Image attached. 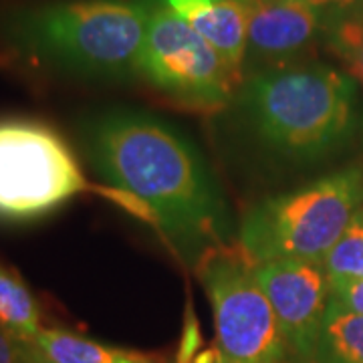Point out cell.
Masks as SVG:
<instances>
[{
	"label": "cell",
	"mask_w": 363,
	"mask_h": 363,
	"mask_svg": "<svg viewBox=\"0 0 363 363\" xmlns=\"http://www.w3.org/2000/svg\"><path fill=\"white\" fill-rule=\"evenodd\" d=\"M95 169L111 198L154 224L194 267L228 247L233 218L222 190L194 145L162 119L109 111L85 128Z\"/></svg>",
	"instance_id": "cell-1"
},
{
	"label": "cell",
	"mask_w": 363,
	"mask_h": 363,
	"mask_svg": "<svg viewBox=\"0 0 363 363\" xmlns=\"http://www.w3.org/2000/svg\"><path fill=\"white\" fill-rule=\"evenodd\" d=\"M230 104L260 154L291 168L333 154L357 128L355 79L325 63L252 71Z\"/></svg>",
	"instance_id": "cell-2"
},
{
	"label": "cell",
	"mask_w": 363,
	"mask_h": 363,
	"mask_svg": "<svg viewBox=\"0 0 363 363\" xmlns=\"http://www.w3.org/2000/svg\"><path fill=\"white\" fill-rule=\"evenodd\" d=\"M152 6L123 0H61L16 9L4 21L14 49L67 75L121 81L140 75Z\"/></svg>",
	"instance_id": "cell-3"
},
{
	"label": "cell",
	"mask_w": 363,
	"mask_h": 363,
	"mask_svg": "<svg viewBox=\"0 0 363 363\" xmlns=\"http://www.w3.org/2000/svg\"><path fill=\"white\" fill-rule=\"evenodd\" d=\"M362 204L363 169H339L298 190L260 200L242 216L238 242L255 264L321 260Z\"/></svg>",
	"instance_id": "cell-4"
},
{
	"label": "cell",
	"mask_w": 363,
	"mask_h": 363,
	"mask_svg": "<svg viewBox=\"0 0 363 363\" xmlns=\"http://www.w3.org/2000/svg\"><path fill=\"white\" fill-rule=\"evenodd\" d=\"M67 142L35 119H0V220H35L87 190Z\"/></svg>",
	"instance_id": "cell-5"
},
{
	"label": "cell",
	"mask_w": 363,
	"mask_h": 363,
	"mask_svg": "<svg viewBox=\"0 0 363 363\" xmlns=\"http://www.w3.org/2000/svg\"><path fill=\"white\" fill-rule=\"evenodd\" d=\"M255 262L242 248L212 250L196 267L212 303L216 347L234 363H289V350Z\"/></svg>",
	"instance_id": "cell-6"
},
{
	"label": "cell",
	"mask_w": 363,
	"mask_h": 363,
	"mask_svg": "<svg viewBox=\"0 0 363 363\" xmlns=\"http://www.w3.org/2000/svg\"><path fill=\"white\" fill-rule=\"evenodd\" d=\"M140 75L172 99L198 109L224 107L238 89L218 52L168 6H152Z\"/></svg>",
	"instance_id": "cell-7"
},
{
	"label": "cell",
	"mask_w": 363,
	"mask_h": 363,
	"mask_svg": "<svg viewBox=\"0 0 363 363\" xmlns=\"http://www.w3.org/2000/svg\"><path fill=\"white\" fill-rule=\"evenodd\" d=\"M289 350V363H313V351L331 301L321 260H274L255 267Z\"/></svg>",
	"instance_id": "cell-8"
},
{
	"label": "cell",
	"mask_w": 363,
	"mask_h": 363,
	"mask_svg": "<svg viewBox=\"0 0 363 363\" xmlns=\"http://www.w3.org/2000/svg\"><path fill=\"white\" fill-rule=\"evenodd\" d=\"M323 23L325 14L305 0L250 2L247 61L260 69L295 63L323 35Z\"/></svg>",
	"instance_id": "cell-9"
},
{
	"label": "cell",
	"mask_w": 363,
	"mask_h": 363,
	"mask_svg": "<svg viewBox=\"0 0 363 363\" xmlns=\"http://www.w3.org/2000/svg\"><path fill=\"white\" fill-rule=\"evenodd\" d=\"M218 52L236 85L245 79L248 2L242 0H162Z\"/></svg>",
	"instance_id": "cell-10"
},
{
	"label": "cell",
	"mask_w": 363,
	"mask_h": 363,
	"mask_svg": "<svg viewBox=\"0 0 363 363\" xmlns=\"http://www.w3.org/2000/svg\"><path fill=\"white\" fill-rule=\"evenodd\" d=\"M40 363H156L140 351L105 345L65 329H40L30 341Z\"/></svg>",
	"instance_id": "cell-11"
},
{
	"label": "cell",
	"mask_w": 363,
	"mask_h": 363,
	"mask_svg": "<svg viewBox=\"0 0 363 363\" xmlns=\"http://www.w3.org/2000/svg\"><path fill=\"white\" fill-rule=\"evenodd\" d=\"M313 363H363V315L329 301Z\"/></svg>",
	"instance_id": "cell-12"
},
{
	"label": "cell",
	"mask_w": 363,
	"mask_h": 363,
	"mask_svg": "<svg viewBox=\"0 0 363 363\" xmlns=\"http://www.w3.org/2000/svg\"><path fill=\"white\" fill-rule=\"evenodd\" d=\"M323 40L363 87V6L325 13Z\"/></svg>",
	"instance_id": "cell-13"
},
{
	"label": "cell",
	"mask_w": 363,
	"mask_h": 363,
	"mask_svg": "<svg viewBox=\"0 0 363 363\" xmlns=\"http://www.w3.org/2000/svg\"><path fill=\"white\" fill-rule=\"evenodd\" d=\"M0 325L16 337L33 341L43 329L37 298L11 271L0 267Z\"/></svg>",
	"instance_id": "cell-14"
},
{
	"label": "cell",
	"mask_w": 363,
	"mask_h": 363,
	"mask_svg": "<svg viewBox=\"0 0 363 363\" xmlns=\"http://www.w3.org/2000/svg\"><path fill=\"white\" fill-rule=\"evenodd\" d=\"M321 262L331 285L363 279V210L357 212Z\"/></svg>",
	"instance_id": "cell-15"
},
{
	"label": "cell",
	"mask_w": 363,
	"mask_h": 363,
	"mask_svg": "<svg viewBox=\"0 0 363 363\" xmlns=\"http://www.w3.org/2000/svg\"><path fill=\"white\" fill-rule=\"evenodd\" d=\"M0 363H40L33 343L16 337L0 325Z\"/></svg>",
	"instance_id": "cell-16"
},
{
	"label": "cell",
	"mask_w": 363,
	"mask_h": 363,
	"mask_svg": "<svg viewBox=\"0 0 363 363\" xmlns=\"http://www.w3.org/2000/svg\"><path fill=\"white\" fill-rule=\"evenodd\" d=\"M331 298L341 303L351 311L363 315V279L331 285Z\"/></svg>",
	"instance_id": "cell-17"
},
{
	"label": "cell",
	"mask_w": 363,
	"mask_h": 363,
	"mask_svg": "<svg viewBox=\"0 0 363 363\" xmlns=\"http://www.w3.org/2000/svg\"><path fill=\"white\" fill-rule=\"evenodd\" d=\"M307 4L315 6L321 13H331V11H343V9H353V6H363V0H305Z\"/></svg>",
	"instance_id": "cell-18"
},
{
	"label": "cell",
	"mask_w": 363,
	"mask_h": 363,
	"mask_svg": "<svg viewBox=\"0 0 363 363\" xmlns=\"http://www.w3.org/2000/svg\"><path fill=\"white\" fill-rule=\"evenodd\" d=\"M192 363H234V362H230L228 357H224L220 351H218V347H214V350L204 351V353H198Z\"/></svg>",
	"instance_id": "cell-19"
},
{
	"label": "cell",
	"mask_w": 363,
	"mask_h": 363,
	"mask_svg": "<svg viewBox=\"0 0 363 363\" xmlns=\"http://www.w3.org/2000/svg\"><path fill=\"white\" fill-rule=\"evenodd\" d=\"M162 0H147V6H160Z\"/></svg>",
	"instance_id": "cell-20"
},
{
	"label": "cell",
	"mask_w": 363,
	"mask_h": 363,
	"mask_svg": "<svg viewBox=\"0 0 363 363\" xmlns=\"http://www.w3.org/2000/svg\"><path fill=\"white\" fill-rule=\"evenodd\" d=\"M250 2H259V0H248V4H250Z\"/></svg>",
	"instance_id": "cell-21"
}]
</instances>
